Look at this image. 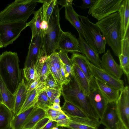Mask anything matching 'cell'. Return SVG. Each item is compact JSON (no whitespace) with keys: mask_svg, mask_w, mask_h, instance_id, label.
Masks as SVG:
<instances>
[{"mask_svg":"<svg viewBox=\"0 0 129 129\" xmlns=\"http://www.w3.org/2000/svg\"><path fill=\"white\" fill-rule=\"evenodd\" d=\"M19 62L16 52L6 51L0 55V77L8 89L14 95L22 78Z\"/></svg>","mask_w":129,"mask_h":129,"instance_id":"1","label":"cell"},{"mask_svg":"<svg viewBox=\"0 0 129 129\" xmlns=\"http://www.w3.org/2000/svg\"><path fill=\"white\" fill-rule=\"evenodd\" d=\"M105 38L106 44L118 57L121 51V29L119 13L112 14L95 23Z\"/></svg>","mask_w":129,"mask_h":129,"instance_id":"2","label":"cell"},{"mask_svg":"<svg viewBox=\"0 0 129 129\" xmlns=\"http://www.w3.org/2000/svg\"><path fill=\"white\" fill-rule=\"evenodd\" d=\"M61 91L64 101L81 109L89 119L99 121L100 118L90 104L88 97L80 88L74 76L71 77L68 84L63 85Z\"/></svg>","mask_w":129,"mask_h":129,"instance_id":"3","label":"cell"},{"mask_svg":"<svg viewBox=\"0 0 129 129\" xmlns=\"http://www.w3.org/2000/svg\"><path fill=\"white\" fill-rule=\"evenodd\" d=\"M37 0H15L0 11V23L23 22L26 23L34 12Z\"/></svg>","mask_w":129,"mask_h":129,"instance_id":"4","label":"cell"},{"mask_svg":"<svg viewBox=\"0 0 129 129\" xmlns=\"http://www.w3.org/2000/svg\"><path fill=\"white\" fill-rule=\"evenodd\" d=\"M60 10L57 4L55 6L48 23L47 30L43 32V41L45 54L49 56L55 52L62 30L60 24Z\"/></svg>","mask_w":129,"mask_h":129,"instance_id":"5","label":"cell"},{"mask_svg":"<svg viewBox=\"0 0 129 129\" xmlns=\"http://www.w3.org/2000/svg\"><path fill=\"white\" fill-rule=\"evenodd\" d=\"M79 17L83 29L85 40L99 54L104 53L106 42L100 29L87 17L79 15Z\"/></svg>","mask_w":129,"mask_h":129,"instance_id":"6","label":"cell"},{"mask_svg":"<svg viewBox=\"0 0 129 129\" xmlns=\"http://www.w3.org/2000/svg\"><path fill=\"white\" fill-rule=\"evenodd\" d=\"M123 0H96L88 14L98 21L119 12Z\"/></svg>","mask_w":129,"mask_h":129,"instance_id":"7","label":"cell"},{"mask_svg":"<svg viewBox=\"0 0 129 129\" xmlns=\"http://www.w3.org/2000/svg\"><path fill=\"white\" fill-rule=\"evenodd\" d=\"M23 22L0 23V40L3 47L12 44L27 26Z\"/></svg>","mask_w":129,"mask_h":129,"instance_id":"8","label":"cell"},{"mask_svg":"<svg viewBox=\"0 0 129 129\" xmlns=\"http://www.w3.org/2000/svg\"><path fill=\"white\" fill-rule=\"evenodd\" d=\"M87 64L92 76L119 91L124 88L123 80L115 77L101 68L98 67L88 60Z\"/></svg>","mask_w":129,"mask_h":129,"instance_id":"9","label":"cell"},{"mask_svg":"<svg viewBox=\"0 0 129 129\" xmlns=\"http://www.w3.org/2000/svg\"><path fill=\"white\" fill-rule=\"evenodd\" d=\"M120 121L129 129V89L128 86L120 91L119 98L116 102Z\"/></svg>","mask_w":129,"mask_h":129,"instance_id":"10","label":"cell"},{"mask_svg":"<svg viewBox=\"0 0 129 129\" xmlns=\"http://www.w3.org/2000/svg\"><path fill=\"white\" fill-rule=\"evenodd\" d=\"M56 50L68 53H81L78 39L70 32L62 31L57 44Z\"/></svg>","mask_w":129,"mask_h":129,"instance_id":"11","label":"cell"},{"mask_svg":"<svg viewBox=\"0 0 129 129\" xmlns=\"http://www.w3.org/2000/svg\"><path fill=\"white\" fill-rule=\"evenodd\" d=\"M43 32L31 38L27 54L25 61L24 67H29L35 63L37 58L42 54L45 53L43 41Z\"/></svg>","mask_w":129,"mask_h":129,"instance_id":"12","label":"cell"},{"mask_svg":"<svg viewBox=\"0 0 129 129\" xmlns=\"http://www.w3.org/2000/svg\"><path fill=\"white\" fill-rule=\"evenodd\" d=\"M120 121L116 102L108 103L102 118L99 121L105 129H117Z\"/></svg>","mask_w":129,"mask_h":129,"instance_id":"13","label":"cell"},{"mask_svg":"<svg viewBox=\"0 0 129 129\" xmlns=\"http://www.w3.org/2000/svg\"><path fill=\"white\" fill-rule=\"evenodd\" d=\"M101 68L119 79H120L123 73L120 65L116 62L109 50L102 57Z\"/></svg>","mask_w":129,"mask_h":129,"instance_id":"14","label":"cell"},{"mask_svg":"<svg viewBox=\"0 0 129 129\" xmlns=\"http://www.w3.org/2000/svg\"><path fill=\"white\" fill-rule=\"evenodd\" d=\"M88 98L91 106L101 119L108 102L96 88L90 89Z\"/></svg>","mask_w":129,"mask_h":129,"instance_id":"15","label":"cell"},{"mask_svg":"<svg viewBox=\"0 0 129 129\" xmlns=\"http://www.w3.org/2000/svg\"><path fill=\"white\" fill-rule=\"evenodd\" d=\"M73 63H75L85 74L90 84V89L96 88L95 79L91 75L88 64V60L83 54L73 53L71 58Z\"/></svg>","mask_w":129,"mask_h":129,"instance_id":"16","label":"cell"},{"mask_svg":"<svg viewBox=\"0 0 129 129\" xmlns=\"http://www.w3.org/2000/svg\"><path fill=\"white\" fill-rule=\"evenodd\" d=\"M78 40L81 53L95 66L101 68V60L99 54L90 46L82 37L79 36Z\"/></svg>","mask_w":129,"mask_h":129,"instance_id":"17","label":"cell"},{"mask_svg":"<svg viewBox=\"0 0 129 129\" xmlns=\"http://www.w3.org/2000/svg\"><path fill=\"white\" fill-rule=\"evenodd\" d=\"M96 88L108 103L116 102L120 91L106 83L95 78Z\"/></svg>","mask_w":129,"mask_h":129,"instance_id":"18","label":"cell"},{"mask_svg":"<svg viewBox=\"0 0 129 129\" xmlns=\"http://www.w3.org/2000/svg\"><path fill=\"white\" fill-rule=\"evenodd\" d=\"M68 116L71 120L68 128L69 129H98L101 124L99 121L95 120Z\"/></svg>","mask_w":129,"mask_h":129,"instance_id":"19","label":"cell"},{"mask_svg":"<svg viewBox=\"0 0 129 129\" xmlns=\"http://www.w3.org/2000/svg\"><path fill=\"white\" fill-rule=\"evenodd\" d=\"M129 33L122 39L121 51L118 57L120 66L123 73L129 81Z\"/></svg>","mask_w":129,"mask_h":129,"instance_id":"20","label":"cell"},{"mask_svg":"<svg viewBox=\"0 0 129 129\" xmlns=\"http://www.w3.org/2000/svg\"><path fill=\"white\" fill-rule=\"evenodd\" d=\"M27 87L24 78L22 79L15 94V101L13 115L18 114L22 106L28 95Z\"/></svg>","mask_w":129,"mask_h":129,"instance_id":"21","label":"cell"},{"mask_svg":"<svg viewBox=\"0 0 129 129\" xmlns=\"http://www.w3.org/2000/svg\"><path fill=\"white\" fill-rule=\"evenodd\" d=\"M119 12L120 16L122 39L129 33V0H123Z\"/></svg>","mask_w":129,"mask_h":129,"instance_id":"22","label":"cell"},{"mask_svg":"<svg viewBox=\"0 0 129 129\" xmlns=\"http://www.w3.org/2000/svg\"><path fill=\"white\" fill-rule=\"evenodd\" d=\"M65 16L66 19L76 28L79 36L84 38V31L78 15L75 11L72 5L64 7Z\"/></svg>","mask_w":129,"mask_h":129,"instance_id":"23","label":"cell"},{"mask_svg":"<svg viewBox=\"0 0 129 129\" xmlns=\"http://www.w3.org/2000/svg\"><path fill=\"white\" fill-rule=\"evenodd\" d=\"M45 89V82H40L36 88L27 95L18 114L35 106L39 94Z\"/></svg>","mask_w":129,"mask_h":129,"instance_id":"24","label":"cell"},{"mask_svg":"<svg viewBox=\"0 0 129 129\" xmlns=\"http://www.w3.org/2000/svg\"><path fill=\"white\" fill-rule=\"evenodd\" d=\"M73 63L74 76L81 89L88 97L90 90L89 82L78 65L75 63Z\"/></svg>","mask_w":129,"mask_h":129,"instance_id":"25","label":"cell"},{"mask_svg":"<svg viewBox=\"0 0 129 129\" xmlns=\"http://www.w3.org/2000/svg\"><path fill=\"white\" fill-rule=\"evenodd\" d=\"M37 108L35 106L16 115H13L11 121V129H22L29 115Z\"/></svg>","mask_w":129,"mask_h":129,"instance_id":"26","label":"cell"},{"mask_svg":"<svg viewBox=\"0 0 129 129\" xmlns=\"http://www.w3.org/2000/svg\"><path fill=\"white\" fill-rule=\"evenodd\" d=\"M0 90L3 104L13 113L15 101V96L8 89L0 77Z\"/></svg>","mask_w":129,"mask_h":129,"instance_id":"27","label":"cell"},{"mask_svg":"<svg viewBox=\"0 0 129 129\" xmlns=\"http://www.w3.org/2000/svg\"><path fill=\"white\" fill-rule=\"evenodd\" d=\"M46 117L47 116L45 110L41 108H37L29 116L22 129H33L38 122Z\"/></svg>","mask_w":129,"mask_h":129,"instance_id":"28","label":"cell"},{"mask_svg":"<svg viewBox=\"0 0 129 129\" xmlns=\"http://www.w3.org/2000/svg\"><path fill=\"white\" fill-rule=\"evenodd\" d=\"M33 19L27 23V26L30 27L32 31V37L33 38L39 34L41 32V26L42 20V7L37 11H34Z\"/></svg>","mask_w":129,"mask_h":129,"instance_id":"29","label":"cell"},{"mask_svg":"<svg viewBox=\"0 0 129 129\" xmlns=\"http://www.w3.org/2000/svg\"><path fill=\"white\" fill-rule=\"evenodd\" d=\"M13 116L12 111L3 104H0V129H11Z\"/></svg>","mask_w":129,"mask_h":129,"instance_id":"30","label":"cell"},{"mask_svg":"<svg viewBox=\"0 0 129 129\" xmlns=\"http://www.w3.org/2000/svg\"><path fill=\"white\" fill-rule=\"evenodd\" d=\"M61 108L64 112L69 116L89 119L82 110L69 102L64 101Z\"/></svg>","mask_w":129,"mask_h":129,"instance_id":"31","label":"cell"},{"mask_svg":"<svg viewBox=\"0 0 129 129\" xmlns=\"http://www.w3.org/2000/svg\"><path fill=\"white\" fill-rule=\"evenodd\" d=\"M37 3L43 4L42 8V21L48 23L50 16L55 6L57 4V0H37Z\"/></svg>","mask_w":129,"mask_h":129,"instance_id":"32","label":"cell"},{"mask_svg":"<svg viewBox=\"0 0 129 129\" xmlns=\"http://www.w3.org/2000/svg\"><path fill=\"white\" fill-rule=\"evenodd\" d=\"M23 73L27 89L32 83L39 78L35 70L34 63H32L29 67H24Z\"/></svg>","mask_w":129,"mask_h":129,"instance_id":"33","label":"cell"},{"mask_svg":"<svg viewBox=\"0 0 129 129\" xmlns=\"http://www.w3.org/2000/svg\"><path fill=\"white\" fill-rule=\"evenodd\" d=\"M58 52L60 58L64 64L66 77L67 79L71 80V77L74 76L73 63L71 58L68 57L67 53L59 51Z\"/></svg>","mask_w":129,"mask_h":129,"instance_id":"34","label":"cell"},{"mask_svg":"<svg viewBox=\"0 0 129 129\" xmlns=\"http://www.w3.org/2000/svg\"><path fill=\"white\" fill-rule=\"evenodd\" d=\"M52 105L44 90L39 94L35 106L45 111Z\"/></svg>","mask_w":129,"mask_h":129,"instance_id":"35","label":"cell"},{"mask_svg":"<svg viewBox=\"0 0 129 129\" xmlns=\"http://www.w3.org/2000/svg\"><path fill=\"white\" fill-rule=\"evenodd\" d=\"M45 89H59L61 90L62 87L55 79L51 71L45 81Z\"/></svg>","mask_w":129,"mask_h":129,"instance_id":"36","label":"cell"},{"mask_svg":"<svg viewBox=\"0 0 129 129\" xmlns=\"http://www.w3.org/2000/svg\"><path fill=\"white\" fill-rule=\"evenodd\" d=\"M50 71L49 56L44 63L39 77L41 82H45Z\"/></svg>","mask_w":129,"mask_h":129,"instance_id":"37","label":"cell"},{"mask_svg":"<svg viewBox=\"0 0 129 129\" xmlns=\"http://www.w3.org/2000/svg\"><path fill=\"white\" fill-rule=\"evenodd\" d=\"M49 58L50 63L60 72V59L58 52H55L51 54L49 56Z\"/></svg>","mask_w":129,"mask_h":129,"instance_id":"38","label":"cell"},{"mask_svg":"<svg viewBox=\"0 0 129 129\" xmlns=\"http://www.w3.org/2000/svg\"><path fill=\"white\" fill-rule=\"evenodd\" d=\"M45 90L50 102L52 105L54 99L60 90L48 88L45 89Z\"/></svg>","mask_w":129,"mask_h":129,"instance_id":"39","label":"cell"},{"mask_svg":"<svg viewBox=\"0 0 129 129\" xmlns=\"http://www.w3.org/2000/svg\"><path fill=\"white\" fill-rule=\"evenodd\" d=\"M50 66L51 73L58 82L62 87L63 85V83L60 72L50 63Z\"/></svg>","mask_w":129,"mask_h":129,"instance_id":"40","label":"cell"},{"mask_svg":"<svg viewBox=\"0 0 129 129\" xmlns=\"http://www.w3.org/2000/svg\"><path fill=\"white\" fill-rule=\"evenodd\" d=\"M45 111L47 117L52 120L57 117L61 113L49 108Z\"/></svg>","mask_w":129,"mask_h":129,"instance_id":"41","label":"cell"},{"mask_svg":"<svg viewBox=\"0 0 129 129\" xmlns=\"http://www.w3.org/2000/svg\"><path fill=\"white\" fill-rule=\"evenodd\" d=\"M60 72L63 81V85H67L70 83L71 80L67 79L66 77L64 64L61 60L60 62Z\"/></svg>","mask_w":129,"mask_h":129,"instance_id":"42","label":"cell"},{"mask_svg":"<svg viewBox=\"0 0 129 129\" xmlns=\"http://www.w3.org/2000/svg\"><path fill=\"white\" fill-rule=\"evenodd\" d=\"M50 120V119L47 117L44 118L38 122L33 128V129H42Z\"/></svg>","mask_w":129,"mask_h":129,"instance_id":"43","label":"cell"},{"mask_svg":"<svg viewBox=\"0 0 129 129\" xmlns=\"http://www.w3.org/2000/svg\"><path fill=\"white\" fill-rule=\"evenodd\" d=\"M96 0H83L82 5L80 6L81 8L86 9L90 8L94 4Z\"/></svg>","mask_w":129,"mask_h":129,"instance_id":"44","label":"cell"},{"mask_svg":"<svg viewBox=\"0 0 129 129\" xmlns=\"http://www.w3.org/2000/svg\"><path fill=\"white\" fill-rule=\"evenodd\" d=\"M41 82L39 78L38 79L32 83L27 89V95H28L29 94L34 90L38 86L39 84Z\"/></svg>","mask_w":129,"mask_h":129,"instance_id":"45","label":"cell"},{"mask_svg":"<svg viewBox=\"0 0 129 129\" xmlns=\"http://www.w3.org/2000/svg\"><path fill=\"white\" fill-rule=\"evenodd\" d=\"M57 127V122L50 119L42 129H52L53 127Z\"/></svg>","mask_w":129,"mask_h":129,"instance_id":"46","label":"cell"},{"mask_svg":"<svg viewBox=\"0 0 129 129\" xmlns=\"http://www.w3.org/2000/svg\"><path fill=\"white\" fill-rule=\"evenodd\" d=\"M73 1V0H57V4L65 7L69 5H72Z\"/></svg>","mask_w":129,"mask_h":129,"instance_id":"47","label":"cell"},{"mask_svg":"<svg viewBox=\"0 0 129 129\" xmlns=\"http://www.w3.org/2000/svg\"><path fill=\"white\" fill-rule=\"evenodd\" d=\"M49 108L59 111L62 113H64L62 110L60 105L54 103L53 105L49 107Z\"/></svg>","mask_w":129,"mask_h":129,"instance_id":"48","label":"cell"},{"mask_svg":"<svg viewBox=\"0 0 129 129\" xmlns=\"http://www.w3.org/2000/svg\"><path fill=\"white\" fill-rule=\"evenodd\" d=\"M48 23L45 21H42L41 26V31L43 32H45L48 27Z\"/></svg>","mask_w":129,"mask_h":129,"instance_id":"49","label":"cell"},{"mask_svg":"<svg viewBox=\"0 0 129 129\" xmlns=\"http://www.w3.org/2000/svg\"><path fill=\"white\" fill-rule=\"evenodd\" d=\"M61 94V90H60L58 95L54 99V103L57 104H59L60 103V97Z\"/></svg>","mask_w":129,"mask_h":129,"instance_id":"50","label":"cell"},{"mask_svg":"<svg viewBox=\"0 0 129 129\" xmlns=\"http://www.w3.org/2000/svg\"><path fill=\"white\" fill-rule=\"evenodd\" d=\"M117 129H129L126 127L120 121L118 124Z\"/></svg>","mask_w":129,"mask_h":129,"instance_id":"51","label":"cell"},{"mask_svg":"<svg viewBox=\"0 0 129 129\" xmlns=\"http://www.w3.org/2000/svg\"><path fill=\"white\" fill-rule=\"evenodd\" d=\"M3 104L2 100L0 90V104Z\"/></svg>","mask_w":129,"mask_h":129,"instance_id":"52","label":"cell"},{"mask_svg":"<svg viewBox=\"0 0 129 129\" xmlns=\"http://www.w3.org/2000/svg\"><path fill=\"white\" fill-rule=\"evenodd\" d=\"M3 47V45L0 40V49Z\"/></svg>","mask_w":129,"mask_h":129,"instance_id":"53","label":"cell"},{"mask_svg":"<svg viewBox=\"0 0 129 129\" xmlns=\"http://www.w3.org/2000/svg\"><path fill=\"white\" fill-rule=\"evenodd\" d=\"M60 127H53L52 129H60Z\"/></svg>","mask_w":129,"mask_h":129,"instance_id":"54","label":"cell"},{"mask_svg":"<svg viewBox=\"0 0 129 129\" xmlns=\"http://www.w3.org/2000/svg\"><path fill=\"white\" fill-rule=\"evenodd\" d=\"M66 128H66V127H60V129H68L67 128Z\"/></svg>","mask_w":129,"mask_h":129,"instance_id":"55","label":"cell"},{"mask_svg":"<svg viewBox=\"0 0 129 129\" xmlns=\"http://www.w3.org/2000/svg\"><path fill=\"white\" fill-rule=\"evenodd\" d=\"M68 128V129H69V128Z\"/></svg>","mask_w":129,"mask_h":129,"instance_id":"56","label":"cell"},{"mask_svg":"<svg viewBox=\"0 0 129 129\" xmlns=\"http://www.w3.org/2000/svg\"></svg>","mask_w":129,"mask_h":129,"instance_id":"57","label":"cell"}]
</instances>
